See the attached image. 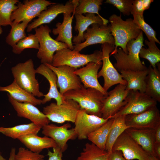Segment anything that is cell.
<instances>
[{
  "instance_id": "1",
  "label": "cell",
  "mask_w": 160,
  "mask_h": 160,
  "mask_svg": "<svg viewBox=\"0 0 160 160\" xmlns=\"http://www.w3.org/2000/svg\"><path fill=\"white\" fill-rule=\"evenodd\" d=\"M144 38L141 31L136 39L129 41L127 45V53L126 54L121 48L117 49L113 55L116 62L114 67L119 72L121 70L141 71L147 68L140 60L139 53L143 46Z\"/></svg>"
},
{
  "instance_id": "2",
  "label": "cell",
  "mask_w": 160,
  "mask_h": 160,
  "mask_svg": "<svg viewBox=\"0 0 160 160\" xmlns=\"http://www.w3.org/2000/svg\"><path fill=\"white\" fill-rule=\"evenodd\" d=\"M107 95L96 89L86 88L83 85L81 89L68 91L63 96L64 100L70 99L76 101L80 109L84 110L87 113L101 117V110Z\"/></svg>"
},
{
  "instance_id": "3",
  "label": "cell",
  "mask_w": 160,
  "mask_h": 160,
  "mask_svg": "<svg viewBox=\"0 0 160 160\" xmlns=\"http://www.w3.org/2000/svg\"><path fill=\"white\" fill-rule=\"evenodd\" d=\"M111 34L114 40L115 48L110 56L116 52L118 47L126 53H127V45L132 39H136L142 31L131 18L123 20L121 15H111L109 18Z\"/></svg>"
},
{
  "instance_id": "4",
  "label": "cell",
  "mask_w": 160,
  "mask_h": 160,
  "mask_svg": "<svg viewBox=\"0 0 160 160\" xmlns=\"http://www.w3.org/2000/svg\"><path fill=\"white\" fill-rule=\"evenodd\" d=\"M11 70L14 80L20 87L35 97L44 96V94L39 90V84L36 78V70L32 59L19 63L12 67Z\"/></svg>"
},
{
  "instance_id": "5",
  "label": "cell",
  "mask_w": 160,
  "mask_h": 160,
  "mask_svg": "<svg viewBox=\"0 0 160 160\" xmlns=\"http://www.w3.org/2000/svg\"><path fill=\"white\" fill-rule=\"evenodd\" d=\"M102 57L101 50H95L90 54H84L68 48H63L55 52L51 65L55 67L65 65L77 69L90 62L101 61Z\"/></svg>"
},
{
  "instance_id": "6",
  "label": "cell",
  "mask_w": 160,
  "mask_h": 160,
  "mask_svg": "<svg viewBox=\"0 0 160 160\" xmlns=\"http://www.w3.org/2000/svg\"><path fill=\"white\" fill-rule=\"evenodd\" d=\"M34 30L39 44L37 57L41 64L52 65L54 53L62 49L68 48V46L52 39L50 35L51 30L47 25H41Z\"/></svg>"
},
{
  "instance_id": "7",
  "label": "cell",
  "mask_w": 160,
  "mask_h": 160,
  "mask_svg": "<svg viewBox=\"0 0 160 160\" xmlns=\"http://www.w3.org/2000/svg\"><path fill=\"white\" fill-rule=\"evenodd\" d=\"M80 109L79 105L76 101L68 99L64 100L60 105L55 103H51L43 108V113L53 122L62 124L69 121L74 123Z\"/></svg>"
},
{
  "instance_id": "8",
  "label": "cell",
  "mask_w": 160,
  "mask_h": 160,
  "mask_svg": "<svg viewBox=\"0 0 160 160\" xmlns=\"http://www.w3.org/2000/svg\"><path fill=\"white\" fill-rule=\"evenodd\" d=\"M125 104L114 116H119L139 113L156 106L157 102L145 92L130 90L125 100Z\"/></svg>"
},
{
  "instance_id": "9",
  "label": "cell",
  "mask_w": 160,
  "mask_h": 160,
  "mask_svg": "<svg viewBox=\"0 0 160 160\" xmlns=\"http://www.w3.org/2000/svg\"><path fill=\"white\" fill-rule=\"evenodd\" d=\"M46 0H25L17 4V8L12 14L11 20L13 24L23 21L29 23L38 16L47 7L55 4Z\"/></svg>"
},
{
  "instance_id": "10",
  "label": "cell",
  "mask_w": 160,
  "mask_h": 160,
  "mask_svg": "<svg viewBox=\"0 0 160 160\" xmlns=\"http://www.w3.org/2000/svg\"><path fill=\"white\" fill-rule=\"evenodd\" d=\"M101 47L102 66L101 69L98 73L97 77H103V88L107 92L111 87L115 84H120L127 85V82L122 78L110 59L109 55L114 50L115 46L108 43H104L102 44Z\"/></svg>"
},
{
  "instance_id": "11",
  "label": "cell",
  "mask_w": 160,
  "mask_h": 160,
  "mask_svg": "<svg viewBox=\"0 0 160 160\" xmlns=\"http://www.w3.org/2000/svg\"><path fill=\"white\" fill-rule=\"evenodd\" d=\"M84 42L74 46L73 50L79 52L84 48L90 45L104 43L114 46V40L111 34V25L93 23L84 33Z\"/></svg>"
},
{
  "instance_id": "12",
  "label": "cell",
  "mask_w": 160,
  "mask_h": 160,
  "mask_svg": "<svg viewBox=\"0 0 160 160\" xmlns=\"http://www.w3.org/2000/svg\"><path fill=\"white\" fill-rule=\"evenodd\" d=\"M109 119L87 113L83 109L78 111L74 122L75 132L79 140L87 139L88 135L97 130Z\"/></svg>"
},
{
  "instance_id": "13",
  "label": "cell",
  "mask_w": 160,
  "mask_h": 160,
  "mask_svg": "<svg viewBox=\"0 0 160 160\" xmlns=\"http://www.w3.org/2000/svg\"><path fill=\"white\" fill-rule=\"evenodd\" d=\"M79 4V0H73L67 1L64 5L56 3L50 5L41 13L37 18L28 24L27 31L30 32L41 25L50 23L60 14L73 13Z\"/></svg>"
},
{
  "instance_id": "14",
  "label": "cell",
  "mask_w": 160,
  "mask_h": 160,
  "mask_svg": "<svg viewBox=\"0 0 160 160\" xmlns=\"http://www.w3.org/2000/svg\"><path fill=\"white\" fill-rule=\"evenodd\" d=\"M112 150L121 151L127 160H148V154L125 131L118 138Z\"/></svg>"
},
{
  "instance_id": "15",
  "label": "cell",
  "mask_w": 160,
  "mask_h": 160,
  "mask_svg": "<svg viewBox=\"0 0 160 160\" xmlns=\"http://www.w3.org/2000/svg\"><path fill=\"white\" fill-rule=\"evenodd\" d=\"M45 64L56 74L57 86L59 88V92L62 95L68 91L79 89L83 86L79 77L74 73L77 69L65 65L55 67L51 65Z\"/></svg>"
},
{
  "instance_id": "16",
  "label": "cell",
  "mask_w": 160,
  "mask_h": 160,
  "mask_svg": "<svg viewBox=\"0 0 160 160\" xmlns=\"http://www.w3.org/2000/svg\"><path fill=\"white\" fill-rule=\"evenodd\" d=\"M126 87L127 85L119 84L108 92L101 110L102 118L105 119L110 118L124 105L125 100L129 91L126 89Z\"/></svg>"
},
{
  "instance_id": "17",
  "label": "cell",
  "mask_w": 160,
  "mask_h": 160,
  "mask_svg": "<svg viewBox=\"0 0 160 160\" xmlns=\"http://www.w3.org/2000/svg\"><path fill=\"white\" fill-rule=\"evenodd\" d=\"M125 123L129 128L155 129L160 125L159 111L156 106L139 113L127 115Z\"/></svg>"
},
{
  "instance_id": "18",
  "label": "cell",
  "mask_w": 160,
  "mask_h": 160,
  "mask_svg": "<svg viewBox=\"0 0 160 160\" xmlns=\"http://www.w3.org/2000/svg\"><path fill=\"white\" fill-rule=\"evenodd\" d=\"M71 124L67 122L61 126L52 124H48L42 128V133L44 136L53 139L63 152L67 149V142L77 138L74 128L70 129Z\"/></svg>"
},
{
  "instance_id": "19",
  "label": "cell",
  "mask_w": 160,
  "mask_h": 160,
  "mask_svg": "<svg viewBox=\"0 0 160 160\" xmlns=\"http://www.w3.org/2000/svg\"><path fill=\"white\" fill-rule=\"evenodd\" d=\"M8 100L17 113V116L29 120L41 128L49 124L50 121L35 105L29 103H20L14 100L8 94Z\"/></svg>"
},
{
  "instance_id": "20",
  "label": "cell",
  "mask_w": 160,
  "mask_h": 160,
  "mask_svg": "<svg viewBox=\"0 0 160 160\" xmlns=\"http://www.w3.org/2000/svg\"><path fill=\"white\" fill-rule=\"evenodd\" d=\"M102 65V61L90 62L85 67L76 69L74 73L79 77L84 87L96 89L107 95L108 92L104 89L98 80V71Z\"/></svg>"
},
{
  "instance_id": "21",
  "label": "cell",
  "mask_w": 160,
  "mask_h": 160,
  "mask_svg": "<svg viewBox=\"0 0 160 160\" xmlns=\"http://www.w3.org/2000/svg\"><path fill=\"white\" fill-rule=\"evenodd\" d=\"M36 73L44 76L48 81L50 85L48 93L44 95L41 104H44L50 101L52 99H55L57 105L62 104L64 99L57 89V77L55 73L45 64H41L36 69Z\"/></svg>"
},
{
  "instance_id": "22",
  "label": "cell",
  "mask_w": 160,
  "mask_h": 160,
  "mask_svg": "<svg viewBox=\"0 0 160 160\" xmlns=\"http://www.w3.org/2000/svg\"><path fill=\"white\" fill-rule=\"evenodd\" d=\"M125 131L148 154L154 155L155 129L129 128Z\"/></svg>"
},
{
  "instance_id": "23",
  "label": "cell",
  "mask_w": 160,
  "mask_h": 160,
  "mask_svg": "<svg viewBox=\"0 0 160 160\" xmlns=\"http://www.w3.org/2000/svg\"><path fill=\"white\" fill-rule=\"evenodd\" d=\"M63 14V22L57 23L55 25L56 28L53 29L52 32L54 35H58L55 39L56 41L65 43L67 45L68 48L73 50L74 46L72 42V23L75 14L74 12L72 15L70 13Z\"/></svg>"
},
{
  "instance_id": "24",
  "label": "cell",
  "mask_w": 160,
  "mask_h": 160,
  "mask_svg": "<svg viewBox=\"0 0 160 160\" xmlns=\"http://www.w3.org/2000/svg\"><path fill=\"white\" fill-rule=\"evenodd\" d=\"M17 139L28 149L35 153H40L44 149L53 148L57 146L52 138L45 136L39 137L36 134H27Z\"/></svg>"
},
{
  "instance_id": "25",
  "label": "cell",
  "mask_w": 160,
  "mask_h": 160,
  "mask_svg": "<svg viewBox=\"0 0 160 160\" xmlns=\"http://www.w3.org/2000/svg\"><path fill=\"white\" fill-rule=\"evenodd\" d=\"M74 15L76 20L74 29L76 31L78 32L77 35L74 36L72 40L75 45L84 41V33L89 25L93 23L108 24L100 17L96 15L95 14L87 13L85 14V16L82 14H75Z\"/></svg>"
},
{
  "instance_id": "26",
  "label": "cell",
  "mask_w": 160,
  "mask_h": 160,
  "mask_svg": "<svg viewBox=\"0 0 160 160\" xmlns=\"http://www.w3.org/2000/svg\"><path fill=\"white\" fill-rule=\"evenodd\" d=\"M119 72L122 78L127 82V89L145 92V79L148 74V68L141 71L121 70Z\"/></svg>"
},
{
  "instance_id": "27",
  "label": "cell",
  "mask_w": 160,
  "mask_h": 160,
  "mask_svg": "<svg viewBox=\"0 0 160 160\" xmlns=\"http://www.w3.org/2000/svg\"><path fill=\"white\" fill-rule=\"evenodd\" d=\"M153 68L150 65L145 79V93L157 102H160V70L159 63Z\"/></svg>"
},
{
  "instance_id": "28",
  "label": "cell",
  "mask_w": 160,
  "mask_h": 160,
  "mask_svg": "<svg viewBox=\"0 0 160 160\" xmlns=\"http://www.w3.org/2000/svg\"><path fill=\"white\" fill-rule=\"evenodd\" d=\"M0 92H6L14 100L20 103H30L35 106L41 104L42 100L20 87L14 80L12 83L5 87L0 86Z\"/></svg>"
},
{
  "instance_id": "29",
  "label": "cell",
  "mask_w": 160,
  "mask_h": 160,
  "mask_svg": "<svg viewBox=\"0 0 160 160\" xmlns=\"http://www.w3.org/2000/svg\"><path fill=\"white\" fill-rule=\"evenodd\" d=\"M41 128L32 122L13 127H0V133L14 139H18L23 135L30 134H37Z\"/></svg>"
},
{
  "instance_id": "30",
  "label": "cell",
  "mask_w": 160,
  "mask_h": 160,
  "mask_svg": "<svg viewBox=\"0 0 160 160\" xmlns=\"http://www.w3.org/2000/svg\"><path fill=\"white\" fill-rule=\"evenodd\" d=\"M126 116H119L113 118L114 121L106 141L105 150L111 152L113 145L119 137L127 128L125 123Z\"/></svg>"
},
{
  "instance_id": "31",
  "label": "cell",
  "mask_w": 160,
  "mask_h": 160,
  "mask_svg": "<svg viewBox=\"0 0 160 160\" xmlns=\"http://www.w3.org/2000/svg\"><path fill=\"white\" fill-rule=\"evenodd\" d=\"M113 121V118H110L97 130L90 134L87 139L100 148L105 150L107 139Z\"/></svg>"
},
{
  "instance_id": "32",
  "label": "cell",
  "mask_w": 160,
  "mask_h": 160,
  "mask_svg": "<svg viewBox=\"0 0 160 160\" xmlns=\"http://www.w3.org/2000/svg\"><path fill=\"white\" fill-rule=\"evenodd\" d=\"M110 153L93 143H87L76 160H108Z\"/></svg>"
},
{
  "instance_id": "33",
  "label": "cell",
  "mask_w": 160,
  "mask_h": 160,
  "mask_svg": "<svg viewBox=\"0 0 160 160\" xmlns=\"http://www.w3.org/2000/svg\"><path fill=\"white\" fill-rule=\"evenodd\" d=\"M103 0H80L79 4L75 8L73 12L75 14H82L87 13L97 14L106 24L109 22L108 20L103 17L99 13L101 9Z\"/></svg>"
},
{
  "instance_id": "34",
  "label": "cell",
  "mask_w": 160,
  "mask_h": 160,
  "mask_svg": "<svg viewBox=\"0 0 160 160\" xmlns=\"http://www.w3.org/2000/svg\"><path fill=\"white\" fill-rule=\"evenodd\" d=\"M18 0H0V24L1 26H11L12 22L11 16L12 12L17 8Z\"/></svg>"
},
{
  "instance_id": "35",
  "label": "cell",
  "mask_w": 160,
  "mask_h": 160,
  "mask_svg": "<svg viewBox=\"0 0 160 160\" xmlns=\"http://www.w3.org/2000/svg\"><path fill=\"white\" fill-rule=\"evenodd\" d=\"M145 43L148 47H142L141 49L139 57L147 60L153 68H155L156 64L160 61V50L156 46V42L145 40Z\"/></svg>"
},
{
  "instance_id": "36",
  "label": "cell",
  "mask_w": 160,
  "mask_h": 160,
  "mask_svg": "<svg viewBox=\"0 0 160 160\" xmlns=\"http://www.w3.org/2000/svg\"><path fill=\"white\" fill-rule=\"evenodd\" d=\"M29 23L23 21L12 24L9 33L6 38V43L12 47L20 40L26 37L25 30Z\"/></svg>"
},
{
  "instance_id": "37",
  "label": "cell",
  "mask_w": 160,
  "mask_h": 160,
  "mask_svg": "<svg viewBox=\"0 0 160 160\" xmlns=\"http://www.w3.org/2000/svg\"><path fill=\"white\" fill-rule=\"evenodd\" d=\"M39 47L38 38L35 34L30 33L12 47V51L14 54H20L25 49L33 48L38 49Z\"/></svg>"
},
{
  "instance_id": "38",
  "label": "cell",
  "mask_w": 160,
  "mask_h": 160,
  "mask_svg": "<svg viewBox=\"0 0 160 160\" xmlns=\"http://www.w3.org/2000/svg\"><path fill=\"white\" fill-rule=\"evenodd\" d=\"M132 15L134 23L142 31L145 33L149 41L160 44L159 41L156 38V31L145 21L143 15L134 14Z\"/></svg>"
},
{
  "instance_id": "39",
  "label": "cell",
  "mask_w": 160,
  "mask_h": 160,
  "mask_svg": "<svg viewBox=\"0 0 160 160\" xmlns=\"http://www.w3.org/2000/svg\"><path fill=\"white\" fill-rule=\"evenodd\" d=\"M43 155L33 152L28 149L20 147L16 154L15 160H44Z\"/></svg>"
},
{
  "instance_id": "40",
  "label": "cell",
  "mask_w": 160,
  "mask_h": 160,
  "mask_svg": "<svg viewBox=\"0 0 160 160\" xmlns=\"http://www.w3.org/2000/svg\"><path fill=\"white\" fill-rule=\"evenodd\" d=\"M134 0H107L105 3L113 5L121 12L129 16L131 14Z\"/></svg>"
},
{
  "instance_id": "41",
  "label": "cell",
  "mask_w": 160,
  "mask_h": 160,
  "mask_svg": "<svg viewBox=\"0 0 160 160\" xmlns=\"http://www.w3.org/2000/svg\"><path fill=\"white\" fill-rule=\"evenodd\" d=\"M153 0H134L131 14L143 15L145 10L149 9Z\"/></svg>"
},
{
  "instance_id": "42",
  "label": "cell",
  "mask_w": 160,
  "mask_h": 160,
  "mask_svg": "<svg viewBox=\"0 0 160 160\" xmlns=\"http://www.w3.org/2000/svg\"><path fill=\"white\" fill-rule=\"evenodd\" d=\"M63 153L57 146L53 148L52 152L48 150L47 154L49 157L48 160H63Z\"/></svg>"
},
{
  "instance_id": "43",
  "label": "cell",
  "mask_w": 160,
  "mask_h": 160,
  "mask_svg": "<svg viewBox=\"0 0 160 160\" xmlns=\"http://www.w3.org/2000/svg\"><path fill=\"white\" fill-rule=\"evenodd\" d=\"M108 160H126L121 152L120 151L112 150Z\"/></svg>"
},
{
  "instance_id": "44",
  "label": "cell",
  "mask_w": 160,
  "mask_h": 160,
  "mask_svg": "<svg viewBox=\"0 0 160 160\" xmlns=\"http://www.w3.org/2000/svg\"><path fill=\"white\" fill-rule=\"evenodd\" d=\"M154 155L159 159H160V143H155L154 149Z\"/></svg>"
},
{
  "instance_id": "45",
  "label": "cell",
  "mask_w": 160,
  "mask_h": 160,
  "mask_svg": "<svg viewBox=\"0 0 160 160\" xmlns=\"http://www.w3.org/2000/svg\"><path fill=\"white\" fill-rule=\"evenodd\" d=\"M155 143H160V125L155 129Z\"/></svg>"
},
{
  "instance_id": "46",
  "label": "cell",
  "mask_w": 160,
  "mask_h": 160,
  "mask_svg": "<svg viewBox=\"0 0 160 160\" xmlns=\"http://www.w3.org/2000/svg\"><path fill=\"white\" fill-rule=\"evenodd\" d=\"M16 154V149L14 148H12L11 149L8 160H15Z\"/></svg>"
},
{
  "instance_id": "47",
  "label": "cell",
  "mask_w": 160,
  "mask_h": 160,
  "mask_svg": "<svg viewBox=\"0 0 160 160\" xmlns=\"http://www.w3.org/2000/svg\"><path fill=\"white\" fill-rule=\"evenodd\" d=\"M148 160H160L156 157L152 155H149Z\"/></svg>"
},
{
  "instance_id": "48",
  "label": "cell",
  "mask_w": 160,
  "mask_h": 160,
  "mask_svg": "<svg viewBox=\"0 0 160 160\" xmlns=\"http://www.w3.org/2000/svg\"><path fill=\"white\" fill-rule=\"evenodd\" d=\"M0 160H7L1 154H0Z\"/></svg>"
},
{
  "instance_id": "49",
  "label": "cell",
  "mask_w": 160,
  "mask_h": 160,
  "mask_svg": "<svg viewBox=\"0 0 160 160\" xmlns=\"http://www.w3.org/2000/svg\"><path fill=\"white\" fill-rule=\"evenodd\" d=\"M3 32L2 29L1 27V26L0 24V35H1Z\"/></svg>"
},
{
  "instance_id": "50",
  "label": "cell",
  "mask_w": 160,
  "mask_h": 160,
  "mask_svg": "<svg viewBox=\"0 0 160 160\" xmlns=\"http://www.w3.org/2000/svg\"></svg>"
}]
</instances>
